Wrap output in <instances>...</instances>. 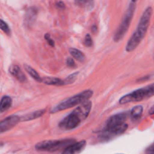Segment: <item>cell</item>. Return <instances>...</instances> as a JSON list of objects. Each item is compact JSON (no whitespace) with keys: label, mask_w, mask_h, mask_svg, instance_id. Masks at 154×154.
<instances>
[{"label":"cell","mask_w":154,"mask_h":154,"mask_svg":"<svg viewBox=\"0 0 154 154\" xmlns=\"http://www.w3.org/2000/svg\"><path fill=\"white\" fill-rule=\"evenodd\" d=\"M75 142L74 139H60V140H48L38 143L35 147L37 150L40 151L56 152L62 150Z\"/></svg>","instance_id":"obj_5"},{"label":"cell","mask_w":154,"mask_h":154,"mask_svg":"<svg viewBox=\"0 0 154 154\" xmlns=\"http://www.w3.org/2000/svg\"><path fill=\"white\" fill-rule=\"evenodd\" d=\"M137 1H138V0H132V2H136Z\"/></svg>","instance_id":"obj_29"},{"label":"cell","mask_w":154,"mask_h":154,"mask_svg":"<svg viewBox=\"0 0 154 154\" xmlns=\"http://www.w3.org/2000/svg\"><path fill=\"white\" fill-rule=\"evenodd\" d=\"M78 74H79V72H75V73H72V74H71L70 75H69V76H68L66 79H64L65 85H68V84H73V83L76 81L77 78H78Z\"/></svg>","instance_id":"obj_20"},{"label":"cell","mask_w":154,"mask_h":154,"mask_svg":"<svg viewBox=\"0 0 154 154\" xmlns=\"http://www.w3.org/2000/svg\"><path fill=\"white\" fill-rule=\"evenodd\" d=\"M0 24H1V25H0L1 26V29L2 30V31L4 32L6 35H10L11 29H10V28H9L8 25L6 23V22H5L3 20H0Z\"/></svg>","instance_id":"obj_21"},{"label":"cell","mask_w":154,"mask_h":154,"mask_svg":"<svg viewBox=\"0 0 154 154\" xmlns=\"http://www.w3.org/2000/svg\"><path fill=\"white\" fill-rule=\"evenodd\" d=\"M66 65H67V66L69 68H73L74 69V68L76 67L75 61H74V60L72 57H69L67 59V60H66Z\"/></svg>","instance_id":"obj_23"},{"label":"cell","mask_w":154,"mask_h":154,"mask_svg":"<svg viewBox=\"0 0 154 154\" xmlns=\"http://www.w3.org/2000/svg\"><path fill=\"white\" fill-rule=\"evenodd\" d=\"M127 129L128 125L125 123L120 125V126H114V127L108 128V129L103 128L102 130H101L98 138L101 141H108V140H111V138H114L117 135L124 133Z\"/></svg>","instance_id":"obj_7"},{"label":"cell","mask_w":154,"mask_h":154,"mask_svg":"<svg viewBox=\"0 0 154 154\" xmlns=\"http://www.w3.org/2000/svg\"><path fill=\"white\" fill-rule=\"evenodd\" d=\"M143 114V107L141 105H138L135 106L131 110L130 116L131 118L134 120H137L141 118Z\"/></svg>","instance_id":"obj_18"},{"label":"cell","mask_w":154,"mask_h":154,"mask_svg":"<svg viewBox=\"0 0 154 154\" xmlns=\"http://www.w3.org/2000/svg\"><path fill=\"white\" fill-rule=\"evenodd\" d=\"M45 39H46L47 42H48V43L49 44V45H51V47H54V45H55V42H54V41L53 40L52 38H51L50 34H48V33H46V34H45Z\"/></svg>","instance_id":"obj_24"},{"label":"cell","mask_w":154,"mask_h":154,"mask_svg":"<svg viewBox=\"0 0 154 154\" xmlns=\"http://www.w3.org/2000/svg\"><path fill=\"white\" fill-rule=\"evenodd\" d=\"M93 90H84V91L78 93V94L75 95V96H72V97L69 98V99H66V100L63 101L60 103H59L58 105L54 106L51 110V113L54 114V113H57L59 111L69 109V108L76 106L78 105H81V104L88 101V99H90L93 96Z\"/></svg>","instance_id":"obj_3"},{"label":"cell","mask_w":154,"mask_h":154,"mask_svg":"<svg viewBox=\"0 0 154 154\" xmlns=\"http://www.w3.org/2000/svg\"><path fill=\"white\" fill-rule=\"evenodd\" d=\"M45 112H46V110L43 109L34 111V112L31 113V114H26V115L23 116L21 117V121H29V120H35V119L39 118L42 115H44L45 114Z\"/></svg>","instance_id":"obj_14"},{"label":"cell","mask_w":154,"mask_h":154,"mask_svg":"<svg viewBox=\"0 0 154 154\" xmlns=\"http://www.w3.org/2000/svg\"><path fill=\"white\" fill-rule=\"evenodd\" d=\"M24 69L26 71L27 73H28L35 81H38V82H42V78H41L40 75H38V73L33 68L28 66V65L24 64Z\"/></svg>","instance_id":"obj_17"},{"label":"cell","mask_w":154,"mask_h":154,"mask_svg":"<svg viewBox=\"0 0 154 154\" xmlns=\"http://www.w3.org/2000/svg\"><path fill=\"white\" fill-rule=\"evenodd\" d=\"M9 72L12 76L14 77L17 80L21 83H25L27 81L26 77L25 76L23 72H22L20 68L17 65H12L9 68Z\"/></svg>","instance_id":"obj_12"},{"label":"cell","mask_w":154,"mask_h":154,"mask_svg":"<svg viewBox=\"0 0 154 154\" xmlns=\"http://www.w3.org/2000/svg\"><path fill=\"white\" fill-rule=\"evenodd\" d=\"M12 99L10 96H5L2 98L1 104H0V111L2 113L5 112L11 107Z\"/></svg>","instance_id":"obj_16"},{"label":"cell","mask_w":154,"mask_h":154,"mask_svg":"<svg viewBox=\"0 0 154 154\" xmlns=\"http://www.w3.org/2000/svg\"><path fill=\"white\" fill-rule=\"evenodd\" d=\"M146 153H154V144L148 147L146 150Z\"/></svg>","instance_id":"obj_26"},{"label":"cell","mask_w":154,"mask_h":154,"mask_svg":"<svg viewBox=\"0 0 154 154\" xmlns=\"http://www.w3.org/2000/svg\"><path fill=\"white\" fill-rule=\"evenodd\" d=\"M69 53H70V54L74 58L76 59L78 61L81 62V63H83L84 60H85V57H84V54L81 51H79V50L75 49V48H70L69 49Z\"/></svg>","instance_id":"obj_19"},{"label":"cell","mask_w":154,"mask_h":154,"mask_svg":"<svg viewBox=\"0 0 154 154\" xmlns=\"http://www.w3.org/2000/svg\"><path fill=\"white\" fill-rule=\"evenodd\" d=\"M76 5L84 10L91 11L94 7V0H74Z\"/></svg>","instance_id":"obj_15"},{"label":"cell","mask_w":154,"mask_h":154,"mask_svg":"<svg viewBox=\"0 0 154 154\" xmlns=\"http://www.w3.org/2000/svg\"><path fill=\"white\" fill-rule=\"evenodd\" d=\"M84 45L87 47L90 48L93 45V39H92L91 36L90 34H87L85 36V38H84Z\"/></svg>","instance_id":"obj_22"},{"label":"cell","mask_w":154,"mask_h":154,"mask_svg":"<svg viewBox=\"0 0 154 154\" xmlns=\"http://www.w3.org/2000/svg\"><path fill=\"white\" fill-rule=\"evenodd\" d=\"M56 5H57V7H58L59 8H61V9H64L65 8H66L65 4L62 1L57 2L56 3Z\"/></svg>","instance_id":"obj_25"},{"label":"cell","mask_w":154,"mask_h":154,"mask_svg":"<svg viewBox=\"0 0 154 154\" xmlns=\"http://www.w3.org/2000/svg\"><path fill=\"white\" fill-rule=\"evenodd\" d=\"M92 108L91 101L81 104L72 112L68 114L59 123V127L63 130H72L84 122L90 114Z\"/></svg>","instance_id":"obj_1"},{"label":"cell","mask_w":154,"mask_h":154,"mask_svg":"<svg viewBox=\"0 0 154 154\" xmlns=\"http://www.w3.org/2000/svg\"><path fill=\"white\" fill-rule=\"evenodd\" d=\"M38 15V10L35 7H31L27 9L26 12L25 14V18H24V20H25L26 24L28 26H32L34 24V23L35 22V20L37 18Z\"/></svg>","instance_id":"obj_11"},{"label":"cell","mask_w":154,"mask_h":154,"mask_svg":"<svg viewBox=\"0 0 154 154\" xmlns=\"http://www.w3.org/2000/svg\"><path fill=\"white\" fill-rule=\"evenodd\" d=\"M86 144H87V142H86V141H84V140L79 141V142L73 143V144L68 146L66 148H65L64 150L62 151V153L74 154L81 153V152L85 148Z\"/></svg>","instance_id":"obj_10"},{"label":"cell","mask_w":154,"mask_h":154,"mask_svg":"<svg viewBox=\"0 0 154 154\" xmlns=\"http://www.w3.org/2000/svg\"><path fill=\"white\" fill-rule=\"evenodd\" d=\"M42 83L51 86H63L65 85L64 80H61L58 78H53V77H45L42 78Z\"/></svg>","instance_id":"obj_13"},{"label":"cell","mask_w":154,"mask_h":154,"mask_svg":"<svg viewBox=\"0 0 154 154\" xmlns=\"http://www.w3.org/2000/svg\"><path fill=\"white\" fill-rule=\"evenodd\" d=\"M20 121H21V118L17 115H11L7 117L2 120L0 123V132L1 133L9 131L12 128L14 127L17 124H18Z\"/></svg>","instance_id":"obj_8"},{"label":"cell","mask_w":154,"mask_h":154,"mask_svg":"<svg viewBox=\"0 0 154 154\" xmlns=\"http://www.w3.org/2000/svg\"><path fill=\"white\" fill-rule=\"evenodd\" d=\"M128 117V114L126 112L119 113V114H114V115L111 116V117L107 120L106 123H105V129L108 128L114 127V126H120V125L123 124L125 123L126 120Z\"/></svg>","instance_id":"obj_9"},{"label":"cell","mask_w":154,"mask_h":154,"mask_svg":"<svg viewBox=\"0 0 154 154\" xmlns=\"http://www.w3.org/2000/svg\"><path fill=\"white\" fill-rule=\"evenodd\" d=\"M152 14H153V9L151 7L147 8L142 14L137 29L131 36L126 46V51L127 52L134 51L144 38L150 25Z\"/></svg>","instance_id":"obj_2"},{"label":"cell","mask_w":154,"mask_h":154,"mask_svg":"<svg viewBox=\"0 0 154 154\" xmlns=\"http://www.w3.org/2000/svg\"><path fill=\"white\" fill-rule=\"evenodd\" d=\"M97 27L96 26H92V30H93V32H96V29H97Z\"/></svg>","instance_id":"obj_28"},{"label":"cell","mask_w":154,"mask_h":154,"mask_svg":"<svg viewBox=\"0 0 154 154\" xmlns=\"http://www.w3.org/2000/svg\"><path fill=\"white\" fill-rule=\"evenodd\" d=\"M135 11V2H132L130 3V5H129V8H128L127 11H126L123 20H122L121 23H120L118 29H117V31L114 33V37H113V39H114V42H118L120 41H121L123 39V38L125 36L126 33L127 32L129 26H130L131 21H132V19L133 18Z\"/></svg>","instance_id":"obj_6"},{"label":"cell","mask_w":154,"mask_h":154,"mask_svg":"<svg viewBox=\"0 0 154 154\" xmlns=\"http://www.w3.org/2000/svg\"><path fill=\"white\" fill-rule=\"evenodd\" d=\"M149 114H150V115H153L154 114V105L152 106V108L149 110Z\"/></svg>","instance_id":"obj_27"},{"label":"cell","mask_w":154,"mask_h":154,"mask_svg":"<svg viewBox=\"0 0 154 154\" xmlns=\"http://www.w3.org/2000/svg\"><path fill=\"white\" fill-rule=\"evenodd\" d=\"M154 96V83L142 87L141 89L132 91L129 94H126L121 97L119 102L121 105L130 103V102H137L146 100L150 97Z\"/></svg>","instance_id":"obj_4"}]
</instances>
